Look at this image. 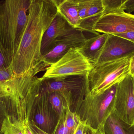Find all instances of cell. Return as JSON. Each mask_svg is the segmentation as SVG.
I'll return each mask as SVG.
<instances>
[{"mask_svg":"<svg viewBox=\"0 0 134 134\" xmlns=\"http://www.w3.org/2000/svg\"><path fill=\"white\" fill-rule=\"evenodd\" d=\"M57 13L55 0H31L26 25L10 65L15 77L33 78L49 67L42 54V41Z\"/></svg>","mask_w":134,"mask_h":134,"instance_id":"obj_1","label":"cell"},{"mask_svg":"<svg viewBox=\"0 0 134 134\" xmlns=\"http://www.w3.org/2000/svg\"><path fill=\"white\" fill-rule=\"evenodd\" d=\"M31 0L0 2V47L10 65L27 23Z\"/></svg>","mask_w":134,"mask_h":134,"instance_id":"obj_2","label":"cell"},{"mask_svg":"<svg viewBox=\"0 0 134 134\" xmlns=\"http://www.w3.org/2000/svg\"><path fill=\"white\" fill-rule=\"evenodd\" d=\"M117 85L100 95L92 97L86 90L85 83L78 93L74 112L87 127L97 129L104 127L106 120L114 111Z\"/></svg>","mask_w":134,"mask_h":134,"instance_id":"obj_3","label":"cell"},{"mask_svg":"<svg viewBox=\"0 0 134 134\" xmlns=\"http://www.w3.org/2000/svg\"><path fill=\"white\" fill-rule=\"evenodd\" d=\"M131 56L93 66L86 76L87 92L91 97H95L121 82L130 74Z\"/></svg>","mask_w":134,"mask_h":134,"instance_id":"obj_4","label":"cell"},{"mask_svg":"<svg viewBox=\"0 0 134 134\" xmlns=\"http://www.w3.org/2000/svg\"><path fill=\"white\" fill-rule=\"evenodd\" d=\"M93 67L78 48H71L59 60L48 67L41 78L45 79L87 76Z\"/></svg>","mask_w":134,"mask_h":134,"instance_id":"obj_5","label":"cell"},{"mask_svg":"<svg viewBox=\"0 0 134 134\" xmlns=\"http://www.w3.org/2000/svg\"><path fill=\"white\" fill-rule=\"evenodd\" d=\"M114 111L125 122L134 124V82L130 74L117 84Z\"/></svg>","mask_w":134,"mask_h":134,"instance_id":"obj_6","label":"cell"},{"mask_svg":"<svg viewBox=\"0 0 134 134\" xmlns=\"http://www.w3.org/2000/svg\"><path fill=\"white\" fill-rule=\"evenodd\" d=\"M92 31L112 35L134 31V15L125 12L104 14L95 21Z\"/></svg>","mask_w":134,"mask_h":134,"instance_id":"obj_7","label":"cell"},{"mask_svg":"<svg viewBox=\"0 0 134 134\" xmlns=\"http://www.w3.org/2000/svg\"><path fill=\"white\" fill-rule=\"evenodd\" d=\"M134 53V44L114 35L108 34L102 48L92 63L93 66L115 60Z\"/></svg>","mask_w":134,"mask_h":134,"instance_id":"obj_8","label":"cell"},{"mask_svg":"<svg viewBox=\"0 0 134 134\" xmlns=\"http://www.w3.org/2000/svg\"><path fill=\"white\" fill-rule=\"evenodd\" d=\"M83 31L72 28L57 41L53 49L43 56L49 67L63 56L70 49L79 48L83 45L87 39Z\"/></svg>","mask_w":134,"mask_h":134,"instance_id":"obj_9","label":"cell"},{"mask_svg":"<svg viewBox=\"0 0 134 134\" xmlns=\"http://www.w3.org/2000/svg\"><path fill=\"white\" fill-rule=\"evenodd\" d=\"M49 98V94L44 89L42 86L36 101L32 121L41 130L48 133V131L52 130L55 124L54 116L52 111L53 110Z\"/></svg>","mask_w":134,"mask_h":134,"instance_id":"obj_10","label":"cell"},{"mask_svg":"<svg viewBox=\"0 0 134 134\" xmlns=\"http://www.w3.org/2000/svg\"><path fill=\"white\" fill-rule=\"evenodd\" d=\"M72 28L58 12L43 35L41 44L43 56L53 49L57 41L60 37Z\"/></svg>","mask_w":134,"mask_h":134,"instance_id":"obj_11","label":"cell"},{"mask_svg":"<svg viewBox=\"0 0 134 134\" xmlns=\"http://www.w3.org/2000/svg\"><path fill=\"white\" fill-rule=\"evenodd\" d=\"M86 80V76H83L45 79H44L42 86L44 89L49 94L54 92L79 93L85 85Z\"/></svg>","mask_w":134,"mask_h":134,"instance_id":"obj_12","label":"cell"},{"mask_svg":"<svg viewBox=\"0 0 134 134\" xmlns=\"http://www.w3.org/2000/svg\"><path fill=\"white\" fill-rule=\"evenodd\" d=\"M58 12L70 26L80 29L82 20L78 12V0L55 1Z\"/></svg>","mask_w":134,"mask_h":134,"instance_id":"obj_13","label":"cell"},{"mask_svg":"<svg viewBox=\"0 0 134 134\" xmlns=\"http://www.w3.org/2000/svg\"><path fill=\"white\" fill-rule=\"evenodd\" d=\"M108 36V34H97L93 37L87 39L83 45L78 48L91 64L104 45Z\"/></svg>","mask_w":134,"mask_h":134,"instance_id":"obj_14","label":"cell"},{"mask_svg":"<svg viewBox=\"0 0 134 134\" xmlns=\"http://www.w3.org/2000/svg\"><path fill=\"white\" fill-rule=\"evenodd\" d=\"M104 130L105 134H134V124L125 122L113 111L105 122Z\"/></svg>","mask_w":134,"mask_h":134,"instance_id":"obj_15","label":"cell"},{"mask_svg":"<svg viewBox=\"0 0 134 134\" xmlns=\"http://www.w3.org/2000/svg\"><path fill=\"white\" fill-rule=\"evenodd\" d=\"M72 93L54 92L49 94V102L53 110L60 117L71 105Z\"/></svg>","mask_w":134,"mask_h":134,"instance_id":"obj_16","label":"cell"},{"mask_svg":"<svg viewBox=\"0 0 134 134\" xmlns=\"http://www.w3.org/2000/svg\"><path fill=\"white\" fill-rule=\"evenodd\" d=\"M25 124L7 114L2 122L1 134H27Z\"/></svg>","mask_w":134,"mask_h":134,"instance_id":"obj_17","label":"cell"},{"mask_svg":"<svg viewBox=\"0 0 134 134\" xmlns=\"http://www.w3.org/2000/svg\"><path fill=\"white\" fill-rule=\"evenodd\" d=\"M104 9L103 0H89L86 19L82 24L89 20H91L92 22V19L95 22L102 15Z\"/></svg>","mask_w":134,"mask_h":134,"instance_id":"obj_18","label":"cell"},{"mask_svg":"<svg viewBox=\"0 0 134 134\" xmlns=\"http://www.w3.org/2000/svg\"><path fill=\"white\" fill-rule=\"evenodd\" d=\"M104 12L102 15L109 13L125 12L124 4L125 0H103Z\"/></svg>","mask_w":134,"mask_h":134,"instance_id":"obj_19","label":"cell"},{"mask_svg":"<svg viewBox=\"0 0 134 134\" xmlns=\"http://www.w3.org/2000/svg\"><path fill=\"white\" fill-rule=\"evenodd\" d=\"M64 121L68 128L74 132L80 122L77 114L74 112H72L69 107H68L66 110Z\"/></svg>","mask_w":134,"mask_h":134,"instance_id":"obj_20","label":"cell"},{"mask_svg":"<svg viewBox=\"0 0 134 134\" xmlns=\"http://www.w3.org/2000/svg\"><path fill=\"white\" fill-rule=\"evenodd\" d=\"M64 115L59 117L57 124L52 134H73L74 132L68 128L64 121Z\"/></svg>","mask_w":134,"mask_h":134,"instance_id":"obj_21","label":"cell"},{"mask_svg":"<svg viewBox=\"0 0 134 134\" xmlns=\"http://www.w3.org/2000/svg\"><path fill=\"white\" fill-rule=\"evenodd\" d=\"M88 2L89 0H78V12L82 23L85 21L86 19Z\"/></svg>","mask_w":134,"mask_h":134,"instance_id":"obj_22","label":"cell"},{"mask_svg":"<svg viewBox=\"0 0 134 134\" xmlns=\"http://www.w3.org/2000/svg\"><path fill=\"white\" fill-rule=\"evenodd\" d=\"M15 77L11 67L7 69H0V84L3 83Z\"/></svg>","mask_w":134,"mask_h":134,"instance_id":"obj_23","label":"cell"},{"mask_svg":"<svg viewBox=\"0 0 134 134\" xmlns=\"http://www.w3.org/2000/svg\"><path fill=\"white\" fill-rule=\"evenodd\" d=\"M7 113L6 105L2 99H0V124L2 125Z\"/></svg>","mask_w":134,"mask_h":134,"instance_id":"obj_24","label":"cell"},{"mask_svg":"<svg viewBox=\"0 0 134 134\" xmlns=\"http://www.w3.org/2000/svg\"><path fill=\"white\" fill-rule=\"evenodd\" d=\"M10 67V64L8 62L0 47V69H7Z\"/></svg>","mask_w":134,"mask_h":134,"instance_id":"obj_25","label":"cell"},{"mask_svg":"<svg viewBox=\"0 0 134 134\" xmlns=\"http://www.w3.org/2000/svg\"><path fill=\"white\" fill-rule=\"evenodd\" d=\"M124 10L127 12V13L131 14L134 12V0H125L124 4Z\"/></svg>","mask_w":134,"mask_h":134,"instance_id":"obj_26","label":"cell"},{"mask_svg":"<svg viewBox=\"0 0 134 134\" xmlns=\"http://www.w3.org/2000/svg\"><path fill=\"white\" fill-rule=\"evenodd\" d=\"M131 42L134 44V31H130L114 35Z\"/></svg>","mask_w":134,"mask_h":134,"instance_id":"obj_27","label":"cell"},{"mask_svg":"<svg viewBox=\"0 0 134 134\" xmlns=\"http://www.w3.org/2000/svg\"><path fill=\"white\" fill-rule=\"evenodd\" d=\"M27 124L35 134H50L41 130L33 121H31Z\"/></svg>","mask_w":134,"mask_h":134,"instance_id":"obj_28","label":"cell"},{"mask_svg":"<svg viewBox=\"0 0 134 134\" xmlns=\"http://www.w3.org/2000/svg\"><path fill=\"white\" fill-rule=\"evenodd\" d=\"M86 127V125L80 121L73 134H83Z\"/></svg>","mask_w":134,"mask_h":134,"instance_id":"obj_29","label":"cell"},{"mask_svg":"<svg viewBox=\"0 0 134 134\" xmlns=\"http://www.w3.org/2000/svg\"><path fill=\"white\" fill-rule=\"evenodd\" d=\"M92 134H105L104 127H100L97 129L88 127Z\"/></svg>","mask_w":134,"mask_h":134,"instance_id":"obj_30","label":"cell"},{"mask_svg":"<svg viewBox=\"0 0 134 134\" xmlns=\"http://www.w3.org/2000/svg\"><path fill=\"white\" fill-rule=\"evenodd\" d=\"M130 74L131 75L134 74V53L131 56L130 59Z\"/></svg>","mask_w":134,"mask_h":134,"instance_id":"obj_31","label":"cell"},{"mask_svg":"<svg viewBox=\"0 0 134 134\" xmlns=\"http://www.w3.org/2000/svg\"><path fill=\"white\" fill-rule=\"evenodd\" d=\"M83 134H92L89 128L86 126Z\"/></svg>","mask_w":134,"mask_h":134,"instance_id":"obj_32","label":"cell"},{"mask_svg":"<svg viewBox=\"0 0 134 134\" xmlns=\"http://www.w3.org/2000/svg\"><path fill=\"white\" fill-rule=\"evenodd\" d=\"M131 76H132V77H133V79L134 82V74H133L131 75Z\"/></svg>","mask_w":134,"mask_h":134,"instance_id":"obj_33","label":"cell"},{"mask_svg":"<svg viewBox=\"0 0 134 134\" xmlns=\"http://www.w3.org/2000/svg\"><path fill=\"white\" fill-rule=\"evenodd\" d=\"M34 134H35L34 133Z\"/></svg>","mask_w":134,"mask_h":134,"instance_id":"obj_34","label":"cell"}]
</instances>
